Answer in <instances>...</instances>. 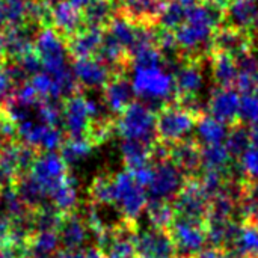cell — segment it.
Here are the masks:
<instances>
[{
	"instance_id": "1",
	"label": "cell",
	"mask_w": 258,
	"mask_h": 258,
	"mask_svg": "<svg viewBox=\"0 0 258 258\" xmlns=\"http://www.w3.org/2000/svg\"><path fill=\"white\" fill-rule=\"evenodd\" d=\"M132 86L135 97L141 98L142 103L153 110L154 104H157L159 110L162 106L174 103L177 95L174 76L169 71H165L163 67L135 68Z\"/></svg>"
},
{
	"instance_id": "2",
	"label": "cell",
	"mask_w": 258,
	"mask_h": 258,
	"mask_svg": "<svg viewBox=\"0 0 258 258\" xmlns=\"http://www.w3.org/2000/svg\"><path fill=\"white\" fill-rule=\"evenodd\" d=\"M116 133L122 139L142 141L154 144L156 136V112L145 103L135 100L118 118Z\"/></svg>"
},
{
	"instance_id": "3",
	"label": "cell",
	"mask_w": 258,
	"mask_h": 258,
	"mask_svg": "<svg viewBox=\"0 0 258 258\" xmlns=\"http://www.w3.org/2000/svg\"><path fill=\"white\" fill-rule=\"evenodd\" d=\"M200 118L177 103H168L156 112V136L168 145L189 136Z\"/></svg>"
},
{
	"instance_id": "4",
	"label": "cell",
	"mask_w": 258,
	"mask_h": 258,
	"mask_svg": "<svg viewBox=\"0 0 258 258\" xmlns=\"http://www.w3.org/2000/svg\"><path fill=\"white\" fill-rule=\"evenodd\" d=\"M115 184V207L122 219L138 222L141 213L147 209V190L139 186L132 172L124 171L113 174Z\"/></svg>"
},
{
	"instance_id": "5",
	"label": "cell",
	"mask_w": 258,
	"mask_h": 258,
	"mask_svg": "<svg viewBox=\"0 0 258 258\" xmlns=\"http://www.w3.org/2000/svg\"><path fill=\"white\" fill-rule=\"evenodd\" d=\"M35 51L41 57L45 73L57 77L70 67L67 65V44L54 27H44L35 35Z\"/></svg>"
},
{
	"instance_id": "6",
	"label": "cell",
	"mask_w": 258,
	"mask_h": 258,
	"mask_svg": "<svg viewBox=\"0 0 258 258\" xmlns=\"http://www.w3.org/2000/svg\"><path fill=\"white\" fill-rule=\"evenodd\" d=\"M71 171L65 160L56 151H39L32 168L30 175L38 181L47 197L68 181Z\"/></svg>"
},
{
	"instance_id": "7",
	"label": "cell",
	"mask_w": 258,
	"mask_h": 258,
	"mask_svg": "<svg viewBox=\"0 0 258 258\" xmlns=\"http://www.w3.org/2000/svg\"><path fill=\"white\" fill-rule=\"evenodd\" d=\"M168 233L175 245L178 257H194L204 249L207 243V230L204 221L175 216L174 222L168 228Z\"/></svg>"
},
{
	"instance_id": "8",
	"label": "cell",
	"mask_w": 258,
	"mask_h": 258,
	"mask_svg": "<svg viewBox=\"0 0 258 258\" xmlns=\"http://www.w3.org/2000/svg\"><path fill=\"white\" fill-rule=\"evenodd\" d=\"M153 168L154 177L147 187V203H174L187 177L171 160L153 165Z\"/></svg>"
},
{
	"instance_id": "9",
	"label": "cell",
	"mask_w": 258,
	"mask_h": 258,
	"mask_svg": "<svg viewBox=\"0 0 258 258\" xmlns=\"http://www.w3.org/2000/svg\"><path fill=\"white\" fill-rule=\"evenodd\" d=\"M210 200L204 195L198 177H187L181 190L172 203L175 216L204 221L207 219Z\"/></svg>"
},
{
	"instance_id": "10",
	"label": "cell",
	"mask_w": 258,
	"mask_h": 258,
	"mask_svg": "<svg viewBox=\"0 0 258 258\" xmlns=\"http://www.w3.org/2000/svg\"><path fill=\"white\" fill-rule=\"evenodd\" d=\"M240 95L234 88H219L212 91L210 100L207 103V113L225 127H233L240 121Z\"/></svg>"
},
{
	"instance_id": "11",
	"label": "cell",
	"mask_w": 258,
	"mask_h": 258,
	"mask_svg": "<svg viewBox=\"0 0 258 258\" xmlns=\"http://www.w3.org/2000/svg\"><path fill=\"white\" fill-rule=\"evenodd\" d=\"M116 12L135 26L154 27L159 24L166 0H115Z\"/></svg>"
},
{
	"instance_id": "12",
	"label": "cell",
	"mask_w": 258,
	"mask_h": 258,
	"mask_svg": "<svg viewBox=\"0 0 258 258\" xmlns=\"http://www.w3.org/2000/svg\"><path fill=\"white\" fill-rule=\"evenodd\" d=\"M63 101V132L70 139H82L86 138L91 118L86 106L85 92H79Z\"/></svg>"
},
{
	"instance_id": "13",
	"label": "cell",
	"mask_w": 258,
	"mask_h": 258,
	"mask_svg": "<svg viewBox=\"0 0 258 258\" xmlns=\"http://www.w3.org/2000/svg\"><path fill=\"white\" fill-rule=\"evenodd\" d=\"M136 255L139 258H175L177 249L166 230L148 228L136 237Z\"/></svg>"
},
{
	"instance_id": "14",
	"label": "cell",
	"mask_w": 258,
	"mask_h": 258,
	"mask_svg": "<svg viewBox=\"0 0 258 258\" xmlns=\"http://www.w3.org/2000/svg\"><path fill=\"white\" fill-rule=\"evenodd\" d=\"M201 150L203 144L198 141V138L187 136L169 145V160L186 177H198L203 172Z\"/></svg>"
},
{
	"instance_id": "15",
	"label": "cell",
	"mask_w": 258,
	"mask_h": 258,
	"mask_svg": "<svg viewBox=\"0 0 258 258\" xmlns=\"http://www.w3.org/2000/svg\"><path fill=\"white\" fill-rule=\"evenodd\" d=\"M101 91L103 103L116 118L135 101L133 86L127 74H112V77Z\"/></svg>"
},
{
	"instance_id": "16",
	"label": "cell",
	"mask_w": 258,
	"mask_h": 258,
	"mask_svg": "<svg viewBox=\"0 0 258 258\" xmlns=\"http://www.w3.org/2000/svg\"><path fill=\"white\" fill-rule=\"evenodd\" d=\"M51 24L67 42L86 26L83 20V9L68 0H60L51 8Z\"/></svg>"
},
{
	"instance_id": "17",
	"label": "cell",
	"mask_w": 258,
	"mask_h": 258,
	"mask_svg": "<svg viewBox=\"0 0 258 258\" xmlns=\"http://www.w3.org/2000/svg\"><path fill=\"white\" fill-rule=\"evenodd\" d=\"M257 45V39L251 33L228 24L219 26L213 33V50L225 51L233 57Z\"/></svg>"
},
{
	"instance_id": "18",
	"label": "cell",
	"mask_w": 258,
	"mask_h": 258,
	"mask_svg": "<svg viewBox=\"0 0 258 258\" xmlns=\"http://www.w3.org/2000/svg\"><path fill=\"white\" fill-rule=\"evenodd\" d=\"M104 32L106 30L101 27L85 26L80 32H77L73 38H70L65 42L68 57H71V60L94 57V54L101 45Z\"/></svg>"
},
{
	"instance_id": "19",
	"label": "cell",
	"mask_w": 258,
	"mask_h": 258,
	"mask_svg": "<svg viewBox=\"0 0 258 258\" xmlns=\"http://www.w3.org/2000/svg\"><path fill=\"white\" fill-rule=\"evenodd\" d=\"M71 70L83 89H103L112 77L110 70L94 57L71 60Z\"/></svg>"
},
{
	"instance_id": "20",
	"label": "cell",
	"mask_w": 258,
	"mask_h": 258,
	"mask_svg": "<svg viewBox=\"0 0 258 258\" xmlns=\"http://www.w3.org/2000/svg\"><path fill=\"white\" fill-rule=\"evenodd\" d=\"M251 33L258 42V5L249 0H233L225 12V23Z\"/></svg>"
},
{
	"instance_id": "21",
	"label": "cell",
	"mask_w": 258,
	"mask_h": 258,
	"mask_svg": "<svg viewBox=\"0 0 258 258\" xmlns=\"http://www.w3.org/2000/svg\"><path fill=\"white\" fill-rule=\"evenodd\" d=\"M88 225L79 210L63 215V222L57 231L60 239V248L67 251H79L85 248L88 240Z\"/></svg>"
},
{
	"instance_id": "22",
	"label": "cell",
	"mask_w": 258,
	"mask_h": 258,
	"mask_svg": "<svg viewBox=\"0 0 258 258\" xmlns=\"http://www.w3.org/2000/svg\"><path fill=\"white\" fill-rule=\"evenodd\" d=\"M204 62L183 60L174 73L177 95H198L204 83Z\"/></svg>"
},
{
	"instance_id": "23",
	"label": "cell",
	"mask_w": 258,
	"mask_h": 258,
	"mask_svg": "<svg viewBox=\"0 0 258 258\" xmlns=\"http://www.w3.org/2000/svg\"><path fill=\"white\" fill-rule=\"evenodd\" d=\"M212 76L219 88H234L239 77V70L234 62V57L225 51L213 50L210 56Z\"/></svg>"
},
{
	"instance_id": "24",
	"label": "cell",
	"mask_w": 258,
	"mask_h": 258,
	"mask_svg": "<svg viewBox=\"0 0 258 258\" xmlns=\"http://www.w3.org/2000/svg\"><path fill=\"white\" fill-rule=\"evenodd\" d=\"M151 147L153 144L142 141L124 139L121 144V153L125 171L135 172L139 168L151 165Z\"/></svg>"
},
{
	"instance_id": "25",
	"label": "cell",
	"mask_w": 258,
	"mask_h": 258,
	"mask_svg": "<svg viewBox=\"0 0 258 258\" xmlns=\"http://www.w3.org/2000/svg\"><path fill=\"white\" fill-rule=\"evenodd\" d=\"M12 187H14L15 192L18 194L20 200L24 203V206H26L29 210H32V212H35L36 209H39L42 204L47 203V201H45L47 195L44 194V190H42V187L38 184V181L30 175V172H27V174H20V175L15 178Z\"/></svg>"
},
{
	"instance_id": "26",
	"label": "cell",
	"mask_w": 258,
	"mask_h": 258,
	"mask_svg": "<svg viewBox=\"0 0 258 258\" xmlns=\"http://www.w3.org/2000/svg\"><path fill=\"white\" fill-rule=\"evenodd\" d=\"M115 11H116L115 0H91V3L86 8H83L85 24L92 27H101L106 30Z\"/></svg>"
},
{
	"instance_id": "27",
	"label": "cell",
	"mask_w": 258,
	"mask_h": 258,
	"mask_svg": "<svg viewBox=\"0 0 258 258\" xmlns=\"http://www.w3.org/2000/svg\"><path fill=\"white\" fill-rule=\"evenodd\" d=\"M89 200L97 206H115V184H113V174L101 172L94 177L89 189Z\"/></svg>"
},
{
	"instance_id": "28",
	"label": "cell",
	"mask_w": 258,
	"mask_h": 258,
	"mask_svg": "<svg viewBox=\"0 0 258 258\" xmlns=\"http://www.w3.org/2000/svg\"><path fill=\"white\" fill-rule=\"evenodd\" d=\"M20 142H21L20 139L3 141L0 147V172L5 175L9 186H12L15 178L20 175V171H18Z\"/></svg>"
},
{
	"instance_id": "29",
	"label": "cell",
	"mask_w": 258,
	"mask_h": 258,
	"mask_svg": "<svg viewBox=\"0 0 258 258\" xmlns=\"http://www.w3.org/2000/svg\"><path fill=\"white\" fill-rule=\"evenodd\" d=\"M233 157L230 156L225 144H212L203 145L201 150V166L203 171H221L224 172L231 163Z\"/></svg>"
},
{
	"instance_id": "30",
	"label": "cell",
	"mask_w": 258,
	"mask_h": 258,
	"mask_svg": "<svg viewBox=\"0 0 258 258\" xmlns=\"http://www.w3.org/2000/svg\"><path fill=\"white\" fill-rule=\"evenodd\" d=\"M197 132H198V141L203 145H212V144L225 142V138L228 135V127H225L213 116L206 113L198 119Z\"/></svg>"
},
{
	"instance_id": "31",
	"label": "cell",
	"mask_w": 258,
	"mask_h": 258,
	"mask_svg": "<svg viewBox=\"0 0 258 258\" xmlns=\"http://www.w3.org/2000/svg\"><path fill=\"white\" fill-rule=\"evenodd\" d=\"M225 147L230 156L234 160H239L243 153L251 147V130L249 125L239 122L228 128V135L225 138Z\"/></svg>"
},
{
	"instance_id": "32",
	"label": "cell",
	"mask_w": 258,
	"mask_h": 258,
	"mask_svg": "<svg viewBox=\"0 0 258 258\" xmlns=\"http://www.w3.org/2000/svg\"><path fill=\"white\" fill-rule=\"evenodd\" d=\"M106 32H109L112 36H115L128 51L133 48L135 42H136V33H138V26H135L133 23H130L128 20H125L122 15H119L116 11L113 14V17L110 18Z\"/></svg>"
},
{
	"instance_id": "33",
	"label": "cell",
	"mask_w": 258,
	"mask_h": 258,
	"mask_svg": "<svg viewBox=\"0 0 258 258\" xmlns=\"http://www.w3.org/2000/svg\"><path fill=\"white\" fill-rule=\"evenodd\" d=\"M63 222V213H60L51 203L42 204L33 212L35 231H59Z\"/></svg>"
},
{
	"instance_id": "34",
	"label": "cell",
	"mask_w": 258,
	"mask_h": 258,
	"mask_svg": "<svg viewBox=\"0 0 258 258\" xmlns=\"http://www.w3.org/2000/svg\"><path fill=\"white\" fill-rule=\"evenodd\" d=\"M51 204L63 215L67 213H73L76 210H79L77 206V192H76V180L74 175L70 174L68 181L60 186L57 190H54L51 194Z\"/></svg>"
},
{
	"instance_id": "35",
	"label": "cell",
	"mask_w": 258,
	"mask_h": 258,
	"mask_svg": "<svg viewBox=\"0 0 258 258\" xmlns=\"http://www.w3.org/2000/svg\"><path fill=\"white\" fill-rule=\"evenodd\" d=\"M147 213L151 227L159 228V230H166L171 227V224L175 219V212L172 207V203H163V201H156V203H147Z\"/></svg>"
},
{
	"instance_id": "36",
	"label": "cell",
	"mask_w": 258,
	"mask_h": 258,
	"mask_svg": "<svg viewBox=\"0 0 258 258\" xmlns=\"http://www.w3.org/2000/svg\"><path fill=\"white\" fill-rule=\"evenodd\" d=\"M92 148H94V145L86 138H82V139H70V138H67L65 142L60 147V157L70 166V165L79 162L80 159L89 156Z\"/></svg>"
},
{
	"instance_id": "37",
	"label": "cell",
	"mask_w": 258,
	"mask_h": 258,
	"mask_svg": "<svg viewBox=\"0 0 258 258\" xmlns=\"http://www.w3.org/2000/svg\"><path fill=\"white\" fill-rule=\"evenodd\" d=\"M187 11L189 9H186L177 0H166V5H165V9L160 15L159 24L165 29L175 30L178 26H181L186 21Z\"/></svg>"
},
{
	"instance_id": "38",
	"label": "cell",
	"mask_w": 258,
	"mask_h": 258,
	"mask_svg": "<svg viewBox=\"0 0 258 258\" xmlns=\"http://www.w3.org/2000/svg\"><path fill=\"white\" fill-rule=\"evenodd\" d=\"M200 183L204 195L209 200H213L216 195H219L227 183V178L224 172L221 171H203L200 174Z\"/></svg>"
},
{
	"instance_id": "39",
	"label": "cell",
	"mask_w": 258,
	"mask_h": 258,
	"mask_svg": "<svg viewBox=\"0 0 258 258\" xmlns=\"http://www.w3.org/2000/svg\"><path fill=\"white\" fill-rule=\"evenodd\" d=\"M239 116L240 121L249 127L258 124V94H246L240 97Z\"/></svg>"
},
{
	"instance_id": "40",
	"label": "cell",
	"mask_w": 258,
	"mask_h": 258,
	"mask_svg": "<svg viewBox=\"0 0 258 258\" xmlns=\"http://www.w3.org/2000/svg\"><path fill=\"white\" fill-rule=\"evenodd\" d=\"M8 24H26V0H3Z\"/></svg>"
},
{
	"instance_id": "41",
	"label": "cell",
	"mask_w": 258,
	"mask_h": 258,
	"mask_svg": "<svg viewBox=\"0 0 258 258\" xmlns=\"http://www.w3.org/2000/svg\"><path fill=\"white\" fill-rule=\"evenodd\" d=\"M245 174H246V178L249 181H258V151L255 148L249 147L243 156L239 159Z\"/></svg>"
},
{
	"instance_id": "42",
	"label": "cell",
	"mask_w": 258,
	"mask_h": 258,
	"mask_svg": "<svg viewBox=\"0 0 258 258\" xmlns=\"http://www.w3.org/2000/svg\"><path fill=\"white\" fill-rule=\"evenodd\" d=\"M30 83L32 86L36 89L38 95L42 100H48L50 98V91H51V85H53V79L48 73H38L33 77H30Z\"/></svg>"
},
{
	"instance_id": "43",
	"label": "cell",
	"mask_w": 258,
	"mask_h": 258,
	"mask_svg": "<svg viewBox=\"0 0 258 258\" xmlns=\"http://www.w3.org/2000/svg\"><path fill=\"white\" fill-rule=\"evenodd\" d=\"M18 62L23 67V70L27 73L29 77H33L35 74L41 73V70L44 68L42 67V62H41V57L38 56V53L35 50L30 51V53H27L26 56H23Z\"/></svg>"
},
{
	"instance_id": "44",
	"label": "cell",
	"mask_w": 258,
	"mask_h": 258,
	"mask_svg": "<svg viewBox=\"0 0 258 258\" xmlns=\"http://www.w3.org/2000/svg\"><path fill=\"white\" fill-rule=\"evenodd\" d=\"M132 174H133V177H135V180H136V183L139 186L148 187L150 183H151V180H153V177H154V168L151 165H148V166H144V168L136 169Z\"/></svg>"
},
{
	"instance_id": "45",
	"label": "cell",
	"mask_w": 258,
	"mask_h": 258,
	"mask_svg": "<svg viewBox=\"0 0 258 258\" xmlns=\"http://www.w3.org/2000/svg\"><path fill=\"white\" fill-rule=\"evenodd\" d=\"M73 258H107L104 255V252L97 248V246H88V248H82L79 251H74V257Z\"/></svg>"
},
{
	"instance_id": "46",
	"label": "cell",
	"mask_w": 258,
	"mask_h": 258,
	"mask_svg": "<svg viewBox=\"0 0 258 258\" xmlns=\"http://www.w3.org/2000/svg\"><path fill=\"white\" fill-rule=\"evenodd\" d=\"M11 88H12V85H11L8 76H6L3 67H0V103H2L3 98L8 95V92L11 91Z\"/></svg>"
},
{
	"instance_id": "47",
	"label": "cell",
	"mask_w": 258,
	"mask_h": 258,
	"mask_svg": "<svg viewBox=\"0 0 258 258\" xmlns=\"http://www.w3.org/2000/svg\"><path fill=\"white\" fill-rule=\"evenodd\" d=\"M0 258H21V255L11 246H0Z\"/></svg>"
},
{
	"instance_id": "48",
	"label": "cell",
	"mask_w": 258,
	"mask_h": 258,
	"mask_svg": "<svg viewBox=\"0 0 258 258\" xmlns=\"http://www.w3.org/2000/svg\"><path fill=\"white\" fill-rule=\"evenodd\" d=\"M8 62V56H6V48H5V36L3 32H0V67H3Z\"/></svg>"
},
{
	"instance_id": "49",
	"label": "cell",
	"mask_w": 258,
	"mask_h": 258,
	"mask_svg": "<svg viewBox=\"0 0 258 258\" xmlns=\"http://www.w3.org/2000/svg\"><path fill=\"white\" fill-rule=\"evenodd\" d=\"M249 130H251V147L258 151V124L251 125Z\"/></svg>"
},
{
	"instance_id": "50",
	"label": "cell",
	"mask_w": 258,
	"mask_h": 258,
	"mask_svg": "<svg viewBox=\"0 0 258 258\" xmlns=\"http://www.w3.org/2000/svg\"><path fill=\"white\" fill-rule=\"evenodd\" d=\"M6 26H8V20L5 14V6H3V0H0V32H3Z\"/></svg>"
},
{
	"instance_id": "51",
	"label": "cell",
	"mask_w": 258,
	"mask_h": 258,
	"mask_svg": "<svg viewBox=\"0 0 258 258\" xmlns=\"http://www.w3.org/2000/svg\"><path fill=\"white\" fill-rule=\"evenodd\" d=\"M68 2H71L73 5H76V6H77V8H80V9L86 8V6L91 3V0H68Z\"/></svg>"
},
{
	"instance_id": "52",
	"label": "cell",
	"mask_w": 258,
	"mask_h": 258,
	"mask_svg": "<svg viewBox=\"0 0 258 258\" xmlns=\"http://www.w3.org/2000/svg\"><path fill=\"white\" fill-rule=\"evenodd\" d=\"M3 141H5V139H3V138H2V135H0V147H2V144H3Z\"/></svg>"
},
{
	"instance_id": "53",
	"label": "cell",
	"mask_w": 258,
	"mask_h": 258,
	"mask_svg": "<svg viewBox=\"0 0 258 258\" xmlns=\"http://www.w3.org/2000/svg\"><path fill=\"white\" fill-rule=\"evenodd\" d=\"M127 258H139L138 255H133V257H127Z\"/></svg>"
},
{
	"instance_id": "54",
	"label": "cell",
	"mask_w": 258,
	"mask_h": 258,
	"mask_svg": "<svg viewBox=\"0 0 258 258\" xmlns=\"http://www.w3.org/2000/svg\"><path fill=\"white\" fill-rule=\"evenodd\" d=\"M249 2H255V0H249Z\"/></svg>"
},
{
	"instance_id": "55",
	"label": "cell",
	"mask_w": 258,
	"mask_h": 258,
	"mask_svg": "<svg viewBox=\"0 0 258 258\" xmlns=\"http://www.w3.org/2000/svg\"><path fill=\"white\" fill-rule=\"evenodd\" d=\"M175 258H183V257H175Z\"/></svg>"
},
{
	"instance_id": "56",
	"label": "cell",
	"mask_w": 258,
	"mask_h": 258,
	"mask_svg": "<svg viewBox=\"0 0 258 258\" xmlns=\"http://www.w3.org/2000/svg\"><path fill=\"white\" fill-rule=\"evenodd\" d=\"M0 190H2V189H0Z\"/></svg>"
}]
</instances>
